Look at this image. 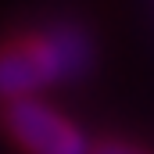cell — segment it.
Listing matches in <instances>:
<instances>
[{"label": "cell", "instance_id": "cell-1", "mask_svg": "<svg viewBox=\"0 0 154 154\" xmlns=\"http://www.w3.org/2000/svg\"><path fill=\"white\" fill-rule=\"evenodd\" d=\"M93 65V43L75 22H50L43 29L0 39V100L39 97L50 86L72 82Z\"/></svg>", "mask_w": 154, "mask_h": 154}, {"label": "cell", "instance_id": "cell-2", "mask_svg": "<svg viewBox=\"0 0 154 154\" xmlns=\"http://www.w3.org/2000/svg\"><path fill=\"white\" fill-rule=\"evenodd\" d=\"M0 125L14 147L25 154H90V140L65 111L47 104L43 97L7 100L0 108Z\"/></svg>", "mask_w": 154, "mask_h": 154}, {"label": "cell", "instance_id": "cell-3", "mask_svg": "<svg viewBox=\"0 0 154 154\" xmlns=\"http://www.w3.org/2000/svg\"><path fill=\"white\" fill-rule=\"evenodd\" d=\"M90 154H147V151H140V147H133L125 140H104V143H97Z\"/></svg>", "mask_w": 154, "mask_h": 154}]
</instances>
